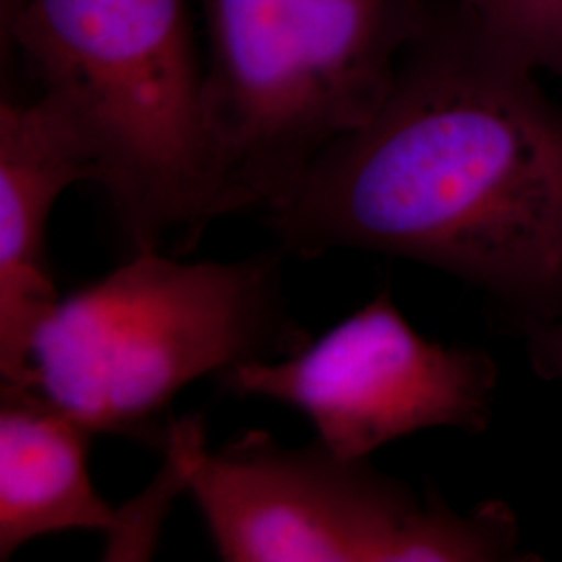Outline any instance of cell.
Returning a JSON list of instances; mask_svg holds the SVG:
<instances>
[{
  "label": "cell",
  "instance_id": "obj_8",
  "mask_svg": "<svg viewBox=\"0 0 562 562\" xmlns=\"http://www.w3.org/2000/svg\"><path fill=\"white\" fill-rule=\"evenodd\" d=\"M94 434L32 385L0 390V561L18 548L69 529L117 542L125 510L104 503L88 473Z\"/></svg>",
  "mask_w": 562,
  "mask_h": 562
},
{
  "label": "cell",
  "instance_id": "obj_2",
  "mask_svg": "<svg viewBox=\"0 0 562 562\" xmlns=\"http://www.w3.org/2000/svg\"><path fill=\"white\" fill-rule=\"evenodd\" d=\"M9 41L83 125L136 250L227 213L186 0H27Z\"/></svg>",
  "mask_w": 562,
  "mask_h": 562
},
{
  "label": "cell",
  "instance_id": "obj_6",
  "mask_svg": "<svg viewBox=\"0 0 562 562\" xmlns=\"http://www.w3.org/2000/svg\"><path fill=\"white\" fill-rule=\"evenodd\" d=\"M220 380L241 396L301 411L317 442L357 461L422 429L480 434L490 423L498 367L482 348L423 338L383 290L299 352L246 362Z\"/></svg>",
  "mask_w": 562,
  "mask_h": 562
},
{
  "label": "cell",
  "instance_id": "obj_10",
  "mask_svg": "<svg viewBox=\"0 0 562 562\" xmlns=\"http://www.w3.org/2000/svg\"><path fill=\"white\" fill-rule=\"evenodd\" d=\"M527 352L536 373L562 383V317L521 322Z\"/></svg>",
  "mask_w": 562,
  "mask_h": 562
},
{
  "label": "cell",
  "instance_id": "obj_7",
  "mask_svg": "<svg viewBox=\"0 0 562 562\" xmlns=\"http://www.w3.org/2000/svg\"><path fill=\"white\" fill-rule=\"evenodd\" d=\"M101 176L78 117L42 92L0 106V378L32 385V346L60 301L46 262V225L60 194Z\"/></svg>",
  "mask_w": 562,
  "mask_h": 562
},
{
  "label": "cell",
  "instance_id": "obj_9",
  "mask_svg": "<svg viewBox=\"0 0 562 562\" xmlns=\"http://www.w3.org/2000/svg\"><path fill=\"white\" fill-rule=\"evenodd\" d=\"M506 55L562 76V0H446Z\"/></svg>",
  "mask_w": 562,
  "mask_h": 562
},
{
  "label": "cell",
  "instance_id": "obj_3",
  "mask_svg": "<svg viewBox=\"0 0 562 562\" xmlns=\"http://www.w3.org/2000/svg\"><path fill=\"white\" fill-rule=\"evenodd\" d=\"M276 257L181 262L142 248L60 299L34 338L32 387L92 434L165 442L186 385L304 348Z\"/></svg>",
  "mask_w": 562,
  "mask_h": 562
},
{
  "label": "cell",
  "instance_id": "obj_4",
  "mask_svg": "<svg viewBox=\"0 0 562 562\" xmlns=\"http://www.w3.org/2000/svg\"><path fill=\"white\" fill-rule=\"evenodd\" d=\"M204 117L227 213L271 211L369 120L434 20L431 0H199Z\"/></svg>",
  "mask_w": 562,
  "mask_h": 562
},
{
  "label": "cell",
  "instance_id": "obj_5",
  "mask_svg": "<svg viewBox=\"0 0 562 562\" xmlns=\"http://www.w3.org/2000/svg\"><path fill=\"white\" fill-rule=\"evenodd\" d=\"M186 485L227 562L529 561L508 504L457 513L442 498L348 461L323 443L290 450L248 431L206 450L199 417L169 423Z\"/></svg>",
  "mask_w": 562,
  "mask_h": 562
},
{
  "label": "cell",
  "instance_id": "obj_1",
  "mask_svg": "<svg viewBox=\"0 0 562 562\" xmlns=\"http://www.w3.org/2000/svg\"><path fill=\"white\" fill-rule=\"evenodd\" d=\"M267 222L294 255L383 252L480 288L519 322L562 317V111L459 11L434 15L380 109Z\"/></svg>",
  "mask_w": 562,
  "mask_h": 562
}]
</instances>
